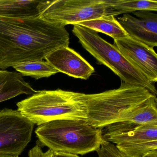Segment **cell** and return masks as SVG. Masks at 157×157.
Here are the masks:
<instances>
[{
	"label": "cell",
	"instance_id": "1",
	"mask_svg": "<svg viewBox=\"0 0 157 157\" xmlns=\"http://www.w3.org/2000/svg\"><path fill=\"white\" fill-rule=\"evenodd\" d=\"M65 27L40 17L15 19L0 17V69L45 59L54 50L68 47Z\"/></svg>",
	"mask_w": 157,
	"mask_h": 157
},
{
	"label": "cell",
	"instance_id": "2",
	"mask_svg": "<svg viewBox=\"0 0 157 157\" xmlns=\"http://www.w3.org/2000/svg\"><path fill=\"white\" fill-rule=\"evenodd\" d=\"M153 95L143 87L121 81L117 89L94 94L80 93L79 98L86 109V122L101 129L127 121L131 113Z\"/></svg>",
	"mask_w": 157,
	"mask_h": 157
},
{
	"label": "cell",
	"instance_id": "3",
	"mask_svg": "<svg viewBox=\"0 0 157 157\" xmlns=\"http://www.w3.org/2000/svg\"><path fill=\"white\" fill-rule=\"evenodd\" d=\"M35 133L40 144L48 149L76 155L96 151L102 140L101 129L78 119L50 121L38 126Z\"/></svg>",
	"mask_w": 157,
	"mask_h": 157
},
{
	"label": "cell",
	"instance_id": "4",
	"mask_svg": "<svg viewBox=\"0 0 157 157\" xmlns=\"http://www.w3.org/2000/svg\"><path fill=\"white\" fill-rule=\"evenodd\" d=\"M79 94L61 89L37 91L17 103V110L37 126L58 119L86 121V109Z\"/></svg>",
	"mask_w": 157,
	"mask_h": 157
},
{
	"label": "cell",
	"instance_id": "5",
	"mask_svg": "<svg viewBox=\"0 0 157 157\" xmlns=\"http://www.w3.org/2000/svg\"><path fill=\"white\" fill-rule=\"evenodd\" d=\"M72 32L82 47L99 64L109 68L121 81L141 86L157 96V90L147 78L133 66L113 44L103 39L98 33L77 24L73 25Z\"/></svg>",
	"mask_w": 157,
	"mask_h": 157
},
{
	"label": "cell",
	"instance_id": "6",
	"mask_svg": "<svg viewBox=\"0 0 157 157\" xmlns=\"http://www.w3.org/2000/svg\"><path fill=\"white\" fill-rule=\"evenodd\" d=\"M102 139L128 157H157V123L116 122L101 128Z\"/></svg>",
	"mask_w": 157,
	"mask_h": 157
},
{
	"label": "cell",
	"instance_id": "7",
	"mask_svg": "<svg viewBox=\"0 0 157 157\" xmlns=\"http://www.w3.org/2000/svg\"><path fill=\"white\" fill-rule=\"evenodd\" d=\"M110 15L106 0L43 1L40 17L65 27Z\"/></svg>",
	"mask_w": 157,
	"mask_h": 157
},
{
	"label": "cell",
	"instance_id": "8",
	"mask_svg": "<svg viewBox=\"0 0 157 157\" xmlns=\"http://www.w3.org/2000/svg\"><path fill=\"white\" fill-rule=\"evenodd\" d=\"M34 124L18 110L0 111V153L20 156L32 139Z\"/></svg>",
	"mask_w": 157,
	"mask_h": 157
},
{
	"label": "cell",
	"instance_id": "9",
	"mask_svg": "<svg viewBox=\"0 0 157 157\" xmlns=\"http://www.w3.org/2000/svg\"><path fill=\"white\" fill-rule=\"evenodd\" d=\"M114 46L152 84L157 81V56L153 48L129 36L114 40Z\"/></svg>",
	"mask_w": 157,
	"mask_h": 157
},
{
	"label": "cell",
	"instance_id": "10",
	"mask_svg": "<svg viewBox=\"0 0 157 157\" xmlns=\"http://www.w3.org/2000/svg\"><path fill=\"white\" fill-rule=\"evenodd\" d=\"M118 17L117 21L128 36L151 48L157 46V15L151 11H139Z\"/></svg>",
	"mask_w": 157,
	"mask_h": 157
},
{
	"label": "cell",
	"instance_id": "11",
	"mask_svg": "<svg viewBox=\"0 0 157 157\" xmlns=\"http://www.w3.org/2000/svg\"><path fill=\"white\" fill-rule=\"evenodd\" d=\"M45 59L59 72L75 78L87 80L95 72L88 61L69 46L54 50Z\"/></svg>",
	"mask_w": 157,
	"mask_h": 157
},
{
	"label": "cell",
	"instance_id": "12",
	"mask_svg": "<svg viewBox=\"0 0 157 157\" xmlns=\"http://www.w3.org/2000/svg\"><path fill=\"white\" fill-rule=\"evenodd\" d=\"M36 91L19 72L0 70V102Z\"/></svg>",
	"mask_w": 157,
	"mask_h": 157
},
{
	"label": "cell",
	"instance_id": "13",
	"mask_svg": "<svg viewBox=\"0 0 157 157\" xmlns=\"http://www.w3.org/2000/svg\"><path fill=\"white\" fill-rule=\"evenodd\" d=\"M43 1L0 0V17L15 19L40 17Z\"/></svg>",
	"mask_w": 157,
	"mask_h": 157
},
{
	"label": "cell",
	"instance_id": "14",
	"mask_svg": "<svg viewBox=\"0 0 157 157\" xmlns=\"http://www.w3.org/2000/svg\"><path fill=\"white\" fill-rule=\"evenodd\" d=\"M82 25L98 33L109 36L114 40L122 39L128 36L114 16L101 17L79 23Z\"/></svg>",
	"mask_w": 157,
	"mask_h": 157
},
{
	"label": "cell",
	"instance_id": "15",
	"mask_svg": "<svg viewBox=\"0 0 157 157\" xmlns=\"http://www.w3.org/2000/svg\"><path fill=\"white\" fill-rule=\"evenodd\" d=\"M110 8V15L115 16L139 11H157V1L106 0Z\"/></svg>",
	"mask_w": 157,
	"mask_h": 157
},
{
	"label": "cell",
	"instance_id": "16",
	"mask_svg": "<svg viewBox=\"0 0 157 157\" xmlns=\"http://www.w3.org/2000/svg\"><path fill=\"white\" fill-rule=\"evenodd\" d=\"M13 67L22 76H29L36 80L48 78L59 72L51 64L43 60L24 62Z\"/></svg>",
	"mask_w": 157,
	"mask_h": 157
},
{
	"label": "cell",
	"instance_id": "17",
	"mask_svg": "<svg viewBox=\"0 0 157 157\" xmlns=\"http://www.w3.org/2000/svg\"><path fill=\"white\" fill-rule=\"evenodd\" d=\"M138 124L157 123V99L153 95L130 113L127 121Z\"/></svg>",
	"mask_w": 157,
	"mask_h": 157
},
{
	"label": "cell",
	"instance_id": "18",
	"mask_svg": "<svg viewBox=\"0 0 157 157\" xmlns=\"http://www.w3.org/2000/svg\"><path fill=\"white\" fill-rule=\"evenodd\" d=\"M96 151L99 157H128L120 151L114 144L103 139Z\"/></svg>",
	"mask_w": 157,
	"mask_h": 157
},
{
	"label": "cell",
	"instance_id": "19",
	"mask_svg": "<svg viewBox=\"0 0 157 157\" xmlns=\"http://www.w3.org/2000/svg\"><path fill=\"white\" fill-rule=\"evenodd\" d=\"M43 153L41 147L36 145L29 151L28 156L29 157H42Z\"/></svg>",
	"mask_w": 157,
	"mask_h": 157
},
{
	"label": "cell",
	"instance_id": "20",
	"mask_svg": "<svg viewBox=\"0 0 157 157\" xmlns=\"http://www.w3.org/2000/svg\"><path fill=\"white\" fill-rule=\"evenodd\" d=\"M55 152V157H80L76 154L65 152Z\"/></svg>",
	"mask_w": 157,
	"mask_h": 157
},
{
	"label": "cell",
	"instance_id": "21",
	"mask_svg": "<svg viewBox=\"0 0 157 157\" xmlns=\"http://www.w3.org/2000/svg\"><path fill=\"white\" fill-rule=\"evenodd\" d=\"M42 157H55V152L48 149L47 151L43 153Z\"/></svg>",
	"mask_w": 157,
	"mask_h": 157
},
{
	"label": "cell",
	"instance_id": "22",
	"mask_svg": "<svg viewBox=\"0 0 157 157\" xmlns=\"http://www.w3.org/2000/svg\"><path fill=\"white\" fill-rule=\"evenodd\" d=\"M0 157H19V155H10V154H5L0 153Z\"/></svg>",
	"mask_w": 157,
	"mask_h": 157
}]
</instances>
